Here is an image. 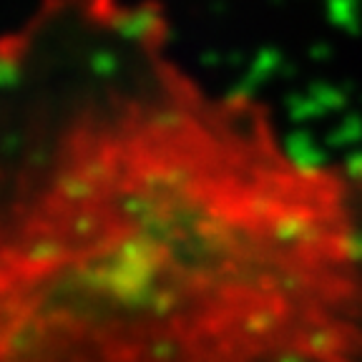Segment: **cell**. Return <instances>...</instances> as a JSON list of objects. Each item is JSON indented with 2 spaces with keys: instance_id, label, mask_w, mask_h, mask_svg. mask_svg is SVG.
<instances>
[{
  "instance_id": "6da1fadb",
  "label": "cell",
  "mask_w": 362,
  "mask_h": 362,
  "mask_svg": "<svg viewBox=\"0 0 362 362\" xmlns=\"http://www.w3.org/2000/svg\"><path fill=\"white\" fill-rule=\"evenodd\" d=\"M0 362H362V156L202 78L158 0H35L0 48Z\"/></svg>"
}]
</instances>
